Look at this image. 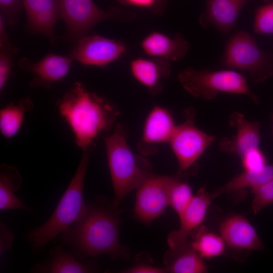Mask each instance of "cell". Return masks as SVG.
<instances>
[{"label": "cell", "mask_w": 273, "mask_h": 273, "mask_svg": "<svg viewBox=\"0 0 273 273\" xmlns=\"http://www.w3.org/2000/svg\"><path fill=\"white\" fill-rule=\"evenodd\" d=\"M254 31L258 34L273 33V2L259 7L255 12Z\"/></svg>", "instance_id": "4316f807"}, {"label": "cell", "mask_w": 273, "mask_h": 273, "mask_svg": "<svg viewBox=\"0 0 273 273\" xmlns=\"http://www.w3.org/2000/svg\"><path fill=\"white\" fill-rule=\"evenodd\" d=\"M273 179V164H266L259 171L245 170L235 176L223 186L214 191L212 199L230 192L251 188V190L262 185Z\"/></svg>", "instance_id": "cb8c5ba5"}, {"label": "cell", "mask_w": 273, "mask_h": 273, "mask_svg": "<svg viewBox=\"0 0 273 273\" xmlns=\"http://www.w3.org/2000/svg\"><path fill=\"white\" fill-rule=\"evenodd\" d=\"M140 46L148 57L170 62L183 59L189 49V43L181 33H177L171 38L158 31L148 34L141 40Z\"/></svg>", "instance_id": "ac0fdd59"}, {"label": "cell", "mask_w": 273, "mask_h": 273, "mask_svg": "<svg viewBox=\"0 0 273 273\" xmlns=\"http://www.w3.org/2000/svg\"><path fill=\"white\" fill-rule=\"evenodd\" d=\"M73 59L50 53L35 62L26 58L19 60V66L32 75L30 82L32 88H50L54 83L63 80L68 73Z\"/></svg>", "instance_id": "8fae6325"}, {"label": "cell", "mask_w": 273, "mask_h": 273, "mask_svg": "<svg viewBox=\"0 0 273 273\" xmlns=\"http://www.w3.org/2000/svg\"><path fill=\"white\" fill-rule=\"evenodd\" d=\"M109 171L114 192L112 204L118 207L124 197L137 189L152 173L151 165L129 147L123 127L117 123L104 138Z\"/></svg>", "instance_id": "3957f363"}, {"label": "cell", "mask_w": 273, "mask_h": 273, "mask_svg": "<svg viewBox=\"0 0 273 273\" xmlns=\"http://www.w3.org/2000/svg\"><path fill=\"white\" fill-rule=\"evenodd\" d=\"M167 193L169 206L179 216L193 198L190 185L177 176H168Z\"/></svg>", "instance_id": "484cf974"}, {"label": "cell", "mask_w": 273, "mask_h": 273, "mask_svg": "<svg viewBox=\"0 0 273 273\" xmlns=\"http://www.w3.org/2000/svg\"><path fill=\"white\" fill-rule=\"evenodd\" d=\"M56 104L74 135L76 145L88 152L95 148L99 135L114 127L120 113L114 104L89 92L79 82L74 83Z\"/></svg>", "instance_id": "7a4b0ae2"}, {"label": "cell", "mask_w": 273, "mask_h": 273, "mask_svg": "<svg viewBox=\"0 0 273 273\" xmlns=\"http://www.w3.org/2000/svg\"><path fill=\"white\" fill-rule=\"evenodd\" d=\"M166 272L172 273H203L206 265L190 242L170 248L164 257Z\"/></svg>", "instance_id": "ffe728a7"}, {"label": "cell", "mask_w": 273, "mask_h": 273, "mask_svg": "<svg viewBox=\"0 0 273 273\" xmlns=\"http://www.w3.org/2000/svg\"><path fill=\"white\" fill-rule=\"evenodd\" d=\"M23 8L20 0H0L1 14L9 26H14L19 22Z\"/></svg>", "instance_id": "f546056e"}, {"label": "cell", "mask_w": 273, "mask_h": 273, "mask_svg": "<svg viewBox=\"0 0 273 273\" xmlns=\"http://www.w3.org/2000/svg\"><path fill=\"white\" fill-rule=\"evenodd\" d=\"M168 176L151 173L136 189L134 215L140 221L151 223L169 206Z\"/></svg>", "instance_id": "9c48e42d"}, {"label": "cell", "mask_w": 273, "mask_h": 273, "mask_svg": "<svg viewBox=\"0 0 273 273\" xmlns=\"http://www.w3.org/2000/svg\"><path fill=\"white\" fill-rule=\"evenodd\" d=\"M27 18V28L55 42L54 28L60 18L59 0H21Z\"/></svg>", "instance_id": "9a60e30c"}, {"label": "cell", "mask_w": 273, "mask_h": 273, "mask_svg": "<svg viewBox=\"0 0 273 273\" xmlns=\"http://www.w3.org/2000/svg\"><path fill=\"white\" fill-rule=\"evenodd\" d=\"M254 195L252 209L254 214L273 203V179L265 184L252 189Z\"/></svg>", "instance_id": "f1b7e54d"}, {"label": "cell", "mask_w": 273, "mask_h": 273, "mask_svg": "<svg viewBox=\"0 0 273 273\" xmlns=\"http://www.w3.org/2000/svg\"><path fill=\"white\" fill-rule=\"evenodd\" d=\"M175 127L173 117L168 110L161 107H155L146 118L143 135L138 145L139 151L145 156L155 154L156 145L169 142Z\"/></svg>", "instance_id": "7c38bea8"}, {"label": "cell", "mask_w": 273, "mask_h": 273, "mask_svg": "<svg viewBox=\"0 0 273 273\" xmlns=\"http://www.w3.org/2000/svg\"><path fill=\"white\" fill-rule=\"evenodd\" d=\"M263 1L265 2V3H269V2H273V0H263Z\"/></svg>", "instance_id": "e575fe53"}, {"label": "cell", "mask_w": 273, "mask_h": 273, "mask_svg": "<svg viewBox=\"0 0 273 273\" xmlns=\"http://www.w3.org/2000/svg\"><path fill=\"white\" fill-rule=\"evenodd\" d=\"M245 170L259 171L267 164V160L259 148L251 150L240 158Z\"/></svg>", "instance_id": "4dcf8cb0"}, {"label": "cell", "mask_w": 273, "mask_h": 273, "mask_svg": "<svg viewBox=\"0 0 273 273\" xmlns=\"http://www.w3.org/2000/svg\"><path fill=\"white\" fill-rule=\"evenodd\" d=\"M192 247L203 258H212L221 255L225 250L222 237L201 228L190 242Z\"/></svg>", "instance_id": "d4e9b609"}, {"label": "cell", "mask_w": 273, "mask_h": 273, "mask_svg": "<svg viewBox=\"0 0 273 273\" xmlns=\"http://www.w3.org/2000/svg\"><path fill=\"white\" fill-rule=\"evenodd\" d=\"M0 251L3 253L11 248L13 237L11 231L3 223H1Z\"/></svg>", "instance_id": "d6a6232c"}, {"label": "cell", "mask_w": 273, "mask_h": 273, "mask_svg": "<svg viewBox=\"0 0 273 273\" xmlns=\"http://www.w3.org/2000/svg\"><path fill=\"white\" fill-rule=\"evenodd\" d=\"M272 120H273V114L272 115Z\"/></svg>", "instance_id": "d590c367"}, {"label": "cell", "mask_w": 273, "mask_h": 273, "mask_svg": "<svg viewBox=\"0 0 273 273\" xmlns=\"http://www.w3.org/2000/svg\"><path fill=\"white\" fill-rule=\"evenodd\" d=\"M88 160L89 152L82 151L76 171L51 217L27 233V240L34 250L42 249L54 241L74 224L84 212L86 203L83 193Z\"/></svg>", "instance_id": "277c9868"}, {"label": "cell", "mask_w": 273, "mask_h": 273, "mask_svg": "<svg viewBox=\"0 0 273 273\" xmlns=\"http://www.w3.org/2000/svg\"><path fill=\"white\" fill-rule=\"evenodd\" d=\"M18 49L12 43L0 46V90L6 86L11 74L13 58Z\"/></svg>", "instance_id": "83f0119b"}, {"label": "cell", "mask_w": 273, "mask_h": 273, "mask_svg": "<svg viewBox=\"0 0 273 273\" xmlns=\"http://www.w3.org/2000/svg\"><path fill=\"white\" fill-rule=\"evenodd\" d=\"M34 104L29 97L11 103L0 111V131L6 139L14 137L21 129L26 114L32 110Z\"/></svg>", "instance_id": "603a6c76"}, {"label": "cell", "mask_w": 273, "mask_h": 273, "mask_svg": "<svg viewBox=\"0 0 273 273\" xmlns=\"http://www.w3.org/2000/svg\"><path fill=\"white\" fill-rule=\"evenodd\" d=\"M59 14L66 26L65 38L75 43L102 22L113 19L129 20L133 18L131 13L116 8L103 10L93 0H59Z\"/></svg>", "instance_id": "52a82bcc"}, {"label": "cell", "mask_w": 273, "mask_h": 273, "mask_svg": "<svg viewBox=\"0 0 273 273\" xmlns=\"http://www.w3.org/2000/svg\"><path fill=\"white\" fill-rule=\"evenodd\" d=\"M221 237L229 246L240 249L261 250L263 246L250 222L244 216L234 215L220 226Z\"/></svg>", "instance_id": "d6986e66"}, {"label": "cell", "mask_w": 273, "mask_h": 273, "mask_svg": "<svg viewBox=\"0 0 273 273\" xmlns=\"http://www.w3.org/2000/svg\"><path fill=\"white\" fill-rule=\"evenodd\" d=\"M177 78L183 88L195 98L210 100L224 92L245 95L254 103L259 102L245 78L235 71H212L188 67L178 74Z\"/></svg>", "instance_id": "5b68a950"}, {"label": "cell", "mask_w": 273, "mask_h": 273, "mask_svg": "<svg viewBox=\"0 0 273 273\" xmlns=\"http://www.w3.org/2000/svg\"><path fill=\"white\" fill-rule=\"evenodd\" d=\"M125 6L148 10L161 15L163 14L168 0H117Z\"/></svg>", "instance_id": "1f68e13d"}, {"label": "cell", "mask_w": 273, "mask_h": 273, "mask_svg": "<svg viewBox=\"0 0 273 273\" xmlns=\"http://www.w3.org/2000/svg\"><path fill=\"white\" fill-rule=\"evenodd\" d=\"M50 257L46 261L34 265L32 272L38 273H87L93 272L92 266L81 262L70 252H66L62 245L53 248Z\"/></svg>", "instance_id": "44dd1931"}, {"label": "cell", "mask_w": 273, "mask_h": 273, "mask_svg": "<svg viewBox=\"0 0 273 273\" xmlns=\"http://www.w3.org/2000/svg\"><path fill=\"white\" fill-rule=\"evenodd\" d=\"M119 225L117 207L98 196L86 203L82 215L61 234L60 240L78 260L104 254L112 258L123 257L127 254L120 243Z\"/></svg>", "instance_id": "6da1fadb"}, {"label": "cell", "mask_w": 273, "mask_h": 273, "mask_svg": "<svg viewBox=\"0 0 273 273\" xmlns=\"http://www.w3.org/2000/svg\"><path fill=\"white\" fill-rule=\"evenodd\" d=\"M250 0H205L206 9L199 18L204 28L213 26L223 33L235 26L239 14Z\"/></svg>", "instance_id": "2e32d148"}, {"label": "cell", "mask_w": 273, "mask_h": 273, "mask_svg": "<svg viewBox=\"0 0 273 273\" xmlns=\"http://www.w3.org/2000/svg\"><path fill=\"white\" fill-rule=\"evenodd\" d=\"M131 75L140 83L146 87L153 95H159L163 88V82L171 73L170 61L151 57H139L130 63Z\"/></svg>", "instance_id": "e0dca14e"}, {"label": "cell", "mask_w": 273, "mask_h": 273, "mask_svg": "<svg viewBox=\"0 0 273 273\" xmlns=\"http://www.w3.org/2000/svg\"><path fill=\"white\" fill-rule=\"evenodd\" d=\"M229 124L235 127L236 134L231 138H223L219 148L223 152L241 158L249 151L259 148L260 123L247 120L243 114L235 112L230 117Z\"/></svg>", "instance_id": "4fadbf2b"}, {"label": "cell", "mask_w": 273, "mask_h": 273, "mask_svg": "<svg viewBox=\"0 0 273 273\" xmlns=\"http://www.w3.org/2000/svg\"><path fill=\"white\" fill-rule=\"evenodd\" d=\"M184 122L176 126L169 141L178 164V175L188 170L215 140L196 127V112L192 108L183 113Z\"/></svg>", "instance_id": "ba28073f"}, {"label": "cell", "mask_w": 273, "mask_h": 273, "mask_svg": "<svg viewBox=\"0 0 273 273\" xmlns=\"http://www.w3.org/2000/svg\"><path fill=\"white\" fill-rule=\"evenodd\" d=\"M127 273H163L166 272L165 268H160L148 264H140L125 270Z\"/></svg>", "instance_id": "836d02e7"}, {"label": "cell", "mask_w": 273, "mask_h": 273, "mask_svg": "<svg viewBox=\"0 0 273 273\" xmlns=\"http://www.w3.org/2000/svg\"><path fill=\"white\" fill-rule=\"evenodd\" d=\"M221 63L248 72L256 83L264 82L273 75V53L262 51L254 37L244 31H237L227 41Z\"/></svg>", "instance_id": "8992f818"}, {"label": "cell", "mask_w": 273, "mask_h": 273, "mask_svg": "<svg viewBox=\"0 0 273 273\" xmlns=\"http://www.w3.org/2000/svg\"><path fill=\"white\" fill-rule=\"evenodd\" d=\"M212 199L205 187L201 188L197 193L179 215V228L171 232L167 238L170 248L181 245L187 242L188 236L204 221Z\"/></svg>", "instance_id": "5bb4252c"}, {"label": "cell", "mask_w": 273, "mask_h": 273, "mask_svg": "<svg viewBox=\"0 0 273 273\" xmlns=\"http://www.w3.org/2000/svg\"><path fill=\"white\" fill-rule=\"evenodd\" d=\"M126 50L120 41L88 34L76 43L69 56L85 66L105 67L120 58Z\"/></svg>", "instance_id": "30bf717a"}, {"label": "cell", "mask_w": 273, "mask_h": 273, "mask_svg": "<svg viewBox=\"0 0 273 273\" xmlns=\"http://www.w3.org/2000/svg\"><path fill=\"white\" fill-rule=\"evenodd\" d=\"M22 177L14 166L2 164L0 167V210L24 209L30 211L16 195L20 188Z\"/></svg>", "instance_id": "7402d4cb"}]
</instances>
